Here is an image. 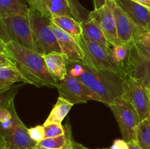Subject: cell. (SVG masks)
<instances>
[{"label":"cell","mask_w":150,"mask_h":149,"mask_svg":"<svg viewBox=\"0 0 150 149\" xmlns=\"http://www.w3.org/2000/svg\"><path fill=\"white\" fill-rule=\"evenodd\" d=\"M133 1H136V2L139 3V4L150 9V0H133Z\"/></svg>","instance_id":"36"},{"label":"cell","mask_w":150,"mask_h":149,"mask_svg":"<svg viewBox=\"0 0 150 149\" xmlns=\"http://www.w3.org/2000/svg\"><path fill=\"white\" fill-rule=\"evenodd\" d=\"M0 53H6V48H5V44L0 40Z\"/></svg>","instance_id":"38"},{"label":"cell","mask_w":150,"mask_h":149,"mask_svg":"<svg viewBox=\"0 0 150 149\" xmlns=\"http://www.w3.org/2000/svg\"><path fill=\"white\" fill-rule=\"evenodd\" d=\"M70 149H90V148H88L85 147V146H83V145L77 143V142H76L74 140H73V142H72V146ZM102 149H105V148H102Z\"/></svg>","instance_id":"33"},{"label":"cell","mask_w":150,"mask_h":149,"mask_svg":"<svg viewBox=\"0 0 150 149\" xmlns=\"http://www.w3.org/2000/svg\"><path fill=\"white\" fill-rule=\"evenodd\" d=\"M133 48L141 58L145 59L150 58V45H144L133 41Z\"/></svg>","instance_id":"29"},{"label":"cell","mask_w":150,"mask_h":149,"mask_svg":"<svg viewBox=\"0 0 150 149\" xmlns=\"http://www.w3.org/2000/svg\"><path fill=\"white\" fill-rule=\"evenodd\" d=\"M28 17L32 31L34 51L41 55L61 52L55 34L51 29L52 20L29 7Z\"/></svg>","instance_id":"3"},{"label":"cell","mask_w":150,"mask_h":149,"mask_svg":"<svg viewBox=\"0 0 150 149\" xmlns=\"http://www.w3.org/2000/svg\"><path fill=\"white\" fill-rule=\"evenodd\" d=\"M26 1L29 7L50 18L63 15L73 17L67 0H26Z\"/></svg>","instance_id":"15"},{"label":"cell","mask_w":150,"mask_h":149,"mask_svg":"<svg viewBox=\"0 0 150 149\" xmlns=\"http://www.w3.org/2000/svg\"><path fill=\"white\" fill-rule=\"evenodd\" d=\"M130 102L137 112L140 121L150 118V99L147 88L141 80L127 75L122 96Z\"/></svg>","instance_id":"7"},{"label":"cell","mask_w":150,"mask_h":149,"mask_svg":"<svg viewBox=\"0 0 150 149\" xmlns=\"http://www.w3.org/2000/svg\"><path fill=\"white\" fill-rule=\"evenodd\" d=\"M67 1L73 17L77 21L81 23L89 20L90 12L83 7L79 0H67Z\"/></svg>","instance_id":"25"},{"label":"cell","mask_w":150,"mask_h":149,"mask_svg":"<svg viewBox=\"0 0 150 149\" xmlns=\"http://www.w3.org/2000/svg\"><path fill=\"white\" fill-rule=\"evenodd\" d=\"M107 0H94V4H95V10L100 8L106 2Z\"/></svg>","instance_id":"34"},{"label":"cell","mask_w":150,"mask_h":149,"mask_svg":"<svg viewBox=\"0 0 150 149\" xmlns=\"http://www.w3.org/2000/svg\"><path fill=\"white\" fill-rule=\"evenodd\" d=\"M55 25L67 32L78 43H79L82 37L81 24L73 17L70 16H57L51 18Z\"/></svg>","instance_id":"20"},{"label":"cell","mask_w":150,"mask_h":149,"mask_svg":"<svg viewBox=\"0 0 150 149\" xmlns=\"http://www.w3.org/2000/svg\"><path fill=\"white\" fill-rule=\"evenodd\" d=\"M17 83L32 84L16 65H0V88L10 87Z\"/></svg>","instance_id":"17"},{"label":"cell","mask_w":150,"mask_h":149,"mask_svg":"<svg viewBox=\"0 0 150 149\" xmlns=\"http://www.w3.org/2000/svg\"><path fill=\"white\" fill-rule=\"evenodd\" d=\"M29 7L23 0H0V19L17 14H27Z\"/></svg>","instance_id":"22"},{"label":"cell","mask_w":150,"mask_h":149,"mask_svg":"<svg viewBox=\"0 0 150 149\" xmlns=\"http://www.w3.org/2000/svg\"><path fill=\"white\" fill-rule=\"evenodd\" d=\"M45 65L50 74L57 81L60 82L64 80L67 74V64L68 59L62 52L49 53L42 56Z\"/></svg>","instance_id":"16"},{"label":"cell","mask_w":150,"mask_h":149,"mask_svg":"<svg viewBox=\"0 0 150 149\" xmlns=\"http://www.w3.org/2000/svg\"><path fill=\"white\" fill-rule=\"evenodd\" d=\"M28 132L32 140L37 143L45 139V130L43 125H38L28 129Z\"/></svg>","instance_id":"28"},{"label":"cell","mask_w":150,"mask_h":149,"mask_svg":"<svg viewBox=\"0 0 150 149\" xmlns=\"http://www.w3.org/2000/svg\"><path fill=\"white\" fill-rule=\"evenodd\" d=\"M142 32L150 31V9L133 0H114Z\"/></svg>","instance_id":"12"},{"label":"cell","mask_w":150,"mask_h":149,"mask_svg":"<svg viewBox=\"0 0 150 149\" xmlns=\"http://www.w3.org/2000/svg\"><path fill=\"white\" fill-rule=\"evenodd\" d=\"M115 6L116 3L114 0H107L103 7L94 10L89 13V18L94 20L99 25L110 45L120 43L114 13Z\"/></svg>","instance_id":"10"},{"label":"cell","mask_w":150,"mask_h":149,"mask_svg":"<svg viewBox=\"0 0 150 149\" xmlns=\"http://www.w3.org/2000/svg\"><path fill=\"white\" fill-rule=\"evenodd\" d=\"M7 43L14 41L29 49H34L32 31L27 14H17L0 19Z\"/></svg>","instance_id":"6"},{"label":"cell","mask_w":150,"mask_h":149,"mask_svg":"<svg viewBox=\"0 0 150 149\" xmlns=\"http://www.w3.org/2000/svg\"><path fill=\"white\" fill-rule=\"evenodd\" d=\"M0 65H16V64L7 53H0Z\"/></svg>","instance_id":"32"},{"label":"cell","mask_w":150,"mask_h":149,"mask_svg":"<svg viewBox=\"0 0 150 149\" xmlns=\"http://www.w3.org/2000/svg\"><path fill=\"white\" fill-rule=\"evenodd\" d=\"M51 26L57 37L61 52L67 56L68 61L83 62L84 55L79 43H78L69 34L60 29L53 22Z\"/></svg>","instance_id":"14"},{"label":"cell","mask_w":150,"mask_h":149,"mask_svg":"<svg viewBox=\"0 0 150 149\" xmlns=\"http://www.w3.org/2000/svg\"><path fill=\"white\" fill-rule=\"evenodd\" d=\"M57 89L60 97L73 105L86 103L90 100L101 102L100 98L92 92L84 83L68 74L64 80L59 82Z\"/></svg>","instance_id":"8"},{"label":"cell","mask_w":150,"mask_h":149,"mask_svg":"<svg viewBox=\"0 0 150 149\" xmlns=\"http://www.w3.org/2000/svg\"><path fill=\"white\" fill-rule=\"evenodd\" d=\"M36 149H37V148H36Z\"/></svg>","instance_id":"43"},{"label":"cell","mask_w":150,"mask_h":149,"mask_svg":"<svg viewBox=\"0 0 150 149\" xmlns=\"http://www.w3.org/2000/svg\"><path fill=\"white\" fill-rule=\"evenodd\" d=\"M16 92H17V87L16 86L0 88V109L10 99L15 97Z\"/></svg>","instance_id":"26"},{"label":"cell","mask_w":150,"mask_h":149,"mask_svg":"<svg viewBox=\"0 0 150 149\" xmlns=\"http://www.w3.org/2000/svg\"><path fill=\"white\" fill-rule=\"evenodd\" d=\"M79 45L83 51L84 58L83 62L92 68L113 72L126 77L125 72L121 66L114 62L111 55L110 48L92 42L82 36Z\"/></svg>","instance_id":"4"},{"label":"cell","mask_w":150,"mask_h":149,"mask_svg":"<svg viewBox=\"0 0 150 149\" xmlns=\"http://www.w3.org/2000/svg\"><path fill=\"white\" fill-rule=\"evenodd\" d=\"M131 43H117L114 45H110L111 55L113 60L116 64L121 66L123 69H124L125 64L128 58Z\"/></svg>","instance_id":"23"},{"label":"cell","mask_w":150,"mask_h":149,"mask_svg":"<svg viewBox=\"0 0 150 149\" xmlns=\"http://www.w3.org/2000/svg\"><path fill=\"white\" fill-rule=\"evenodd\" d=\"M5 48L7 55L32 85L38 87H58L59 82L48 72L42 55L14 41L6 43Z\"/></svg>","instance_id":"1"},{"label":"cell","mask_w":150,"mask_h":149,"mask_svg":"<svg viewBox=\"0 0 150 149\" xmlns=\"http://www.w3.org/2000/svg\"><path fill=\"white\" fill-rule=\"evenodd\" d=\"M147 91H148V93H149V99H150V88H147Z\"/></svg>","instance_id":"40"},{"label":"cell","mask_w":150,"mask_h":149,"mask_svg":"<svg viewBox=\"0 0 150 149\" xmlns=\"http://www.w3.org/2000/svg\"><path fill=\"white\" fill-rule=\"evenodd\" d=\"M134 41L144 45H150V31L142 32Z\"/></svg>","instance_id":"30"},{"label":"cell","mask_w":150,"mask_h":149,"mask_svg":"<svg viewBox=\"0 0 150 149\" xmlns=\"http://www.w3.org/2000/svg\"><path fill=\"white\" fill-rule=\"evenodd\" d=\"M82 28V36L86 39L100 44L105 48H110V43L105 37L103 32L99 25L92 19L81 23Z\"/></svg>","instance_id":"19"},{"label":"cell","mask_w":150,"mask_h":149,"mask_svg":"<svg viewBox=\"0 0 150 149\" xmlns=\"http://www.w3.org/2000/svg\"><path fill=\"white\" fill-rule=\"evenodd\" d=\"M43 127L45 130V138L57 137L65 134V128L61 124H51Z\"/></svg>","instance_id":"27"},{"label":"cell","mask_w":150,"mask_h":149,"mask_svg":"<svg viewBox=\"0 0 150 149\" xmlns=\"http://www.w3.org/2000/svg\"><path fill=\"white\" fill-rule=\"evenodd\" d=\"M73 105V103L59 96L55 105L44 122L43 126L51 124H62Z\"/></svg>","instance_id":"21"},{"label":"cell","mask_w":150,"mask_h":149,"mask_svg":"<svg viewBox=\"0 0 150 149\" xmlns=\"http://www.w3.org/2000/svg\"><path fill=\"white\" fill-rule=\"evenodd\" d=\"M0 149H4V146L2 145V144H1V142H0Z\"/></svg>","instance_id":"39"},{"label":"cell","mask_w":150,"mask_h":149,"mask_svg":"<svg viewBox=\"0 0 150 149\" xmlns=\"http://www.w3.org/2000/svg\"><path fill=\"white\" fill-rule=\"evenodd\" d=\"M126 76L128 75L141 80L146 87L150 88V58H142L130 45L128 58L124 65Z\"/></svg>","instance_id":"11"},{"label":"cell","mask_w":150,"mask_h":149,"mask_svg":"<svg viewBox=\"0 0 150 149\" xmlns=\"http://www.w3.org/2000/svg\"><path fill=\"white\" fill-rule=\"evenodd\" d=\"M110 149H129V145L124 139H116Z\"/></svg>","instance_id":"31"},{"label":"cell","mask_w":150,"mask_h":149,"mask_svg":"<svg viewBox=\"0 0 150 149\" xmlns=\"http://www.w3.org/2000/svg\"><path fill=\"white\" fill-rule=\"evenodd\" d=\"M29 149H36V148H29Z\"/></svg>","instance_id":"41"},{"label":"cell","mask_w":150,"mask_h":149,"mask_svg":"<svg viewBox=\"0 0 150 149\" xmlns=\"http://www.w3.org/2000/svg\"><path fill=\"white\" fill-rule=\"evenodd\" d=\"M105 149H110V148H105Z\"/></svg>","instance_id":"42"},{"label":"cell","mask_w":150,"mask_h":149,"mask_svg":"<svg viewBox=\"0 0 150 149\" xmlns=\"http://www.w3.org/2000/svg\"><path fill=\"white\" fill-rule=\"evenodd\" d=\"M129 149H142L140 146L138 145L136 141H130L128 142Z\"/></svg>","instance_id":"35"},{"label":"cell","mask_w":150,"mask_h":149,"mask_svg":"<svg viewBox=\"0 0 150 149\" xmlns=\"http://www.w3.org/2000/svg\"><path fill=\"white\" fill-rule=\"evenodd\" d=\"M120 127L122 138L127 143L136 140L140 119L133 105L123 97L117 98L108 105Z\"/></svg>","instance_id":"5"},{"label":"cell","mask_w":150,"mask_h":149,"mask_svg":"<svg viewBox=\"0 0 150 149\" xmlns=\"http://www.w3.org/2000/svg\"><path fill=\"white\" fill-rule=\"evenodd\" d=\"M0 142L4 149H29L37 145L20 118L9 127L0 130Z\"/></svg>","instance_id":"9"},{"label":"cell","mask_w":150,"mask_h":149,"mask_svg":"<svg viewBox=\"0 0 150 149\" xmlns=\"http://www.w3.org/2000/svg\"><path fill=\"white\" fill-rule=\"evenodd\" d=\"M83 70L78 78L92 92L98 95L101 102L109 105L125 93V77L104 70H97L82 62Z\"/></svg>","instance_id":"2"},{"label":"cell","mask_w":150,"mask_h":149,"mask_svg":"<svg viewBox=\"0 0 150 149\" xmlns=\"http://www.w3.org/2000/svg\"><path fill=\"white\" fill-rule=\"evenodd\" d=\"M0 40L2 41L4 44L7 43V39H6L4 32V31H3L2 27H1V23H0Z\"/></svg>","instance_id":"37"},{"label":"cell","mask_w":150,"mask_h":149,"mask_svg":"<svg viewBox=\"0 0 150 149\" xmlns=\"http://www.w3.org/2000/svg\"><path fill=\"white\" fill-rule=\"evenodd\" d=\"M136 141L142 149H150V118L140 121L136 131Z\"/></svg>","instance_id":"24"},{"label":"cell","mask_w":150,"mask_h":149,"mask_svg":"<svg viewBox=\"0 0 150 149\" xmlns=\"http://www.w3.org/2000/svg\"><path fill=\"white\" fill-rule=\"evenodd\" d=\"M73 140L70 127H66L64 134L43 139L34 148L37 149H70Z\"/></svg>","instance_id":"18"},{"label":"cell","mask_w":150,"mask_h":149,"mask_svg":"<svg viewBox=\"0 0 150 149\" xmlns=\"http://www.w3.org/2000/svg\"><path fill=\"white\" fill-rule=\"evenodd\" d=\"M114 13L119 42L125 44L133 42L142 32L117 4Z\"/></svg>","instance_id":"13"}]
</instances>
